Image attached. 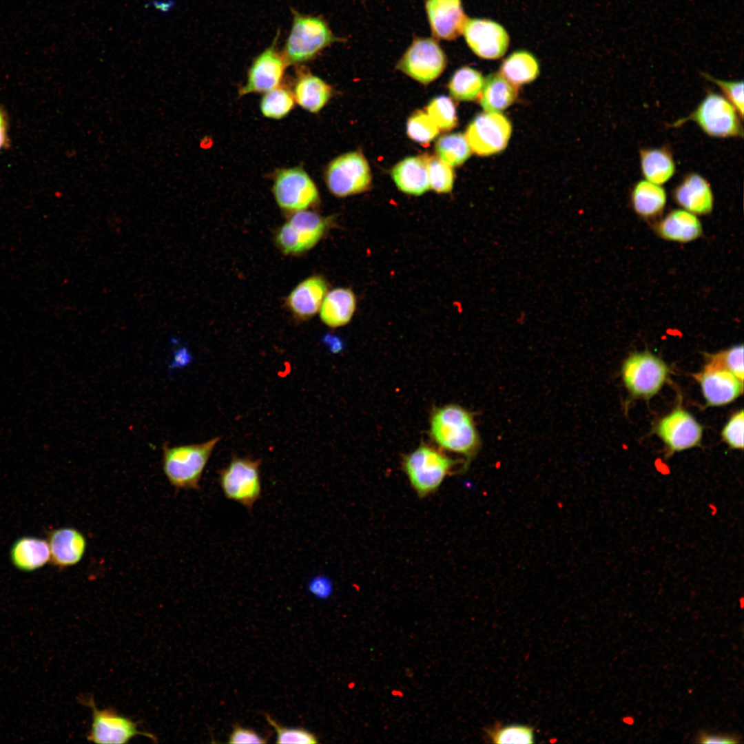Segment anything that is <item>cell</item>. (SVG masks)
<instances>
[{
  "label": "cell",
  "instance_id": "cell-1",
  "mask_svg": "<svg viewBox=\"0 0 744 744\" xmlns=\"http://www.w3.org/2000/svg\"><path fill=\"white\" fill-rule=\"evenodd\" d=\"M430 434L440 448L468 459L474 456L479 447L471 413L457 404L445 405L433 411Z\"/></svg>",
  "mask_w": 744,
  "mask_h": 744
},
{
  "label": "cell",
  "instance_id": "cell-2",
  "mask_svg": "<svg viewBox=\"0 0 744 744\" xmlns=\"http://www.w3.org/2000/svg\"><path fill=\"white\" fill-rule=\"evenodd\" d=\"M291 13V25L282 50L288 65L312 61L325 48L340 41L322 17L295 10Z\"/></svg>",
  "mask_w": 744,
  "mask_h": 744
},
{
  "label": "cell",
  "instance_id": "cell-3",
  "mask_svg": "<svg viewBox=\"0 0 744 744\" xmlns=\"http://www.w3.org/2000/svg\"><path fill=\"white\" fill-rule=\"evenodd\" d=\"M220 440L215 437L200 444L172 446L165 444L162 467L169 484L178 490H198L204 469Z\"/></svg>",
  "mask_w": 744,
  "mask_h": 744
},
{
  "label": "cell",
  "instance_id": "cell-4",
  "mask_svg": "<svg viewBox=\"0 0 744 744\" xmlns=\"http://www.w3.org/2000/svg\"><path fill=\"white\" fill-rule=\"evenodd\" d=\"M457 462L427 445H421L402 459V468L417 496L435 493Z\"/></svg>",
  "mask_w": 744,
  "mask_h": 744
},
{
  "label": "cell",
  "instance_id": "cell-5",
  "mask_svg": "<svg viewBox=\"0 0 744 744\" xmlns=\"http://www.w3.org/2000/svg\"><path fill=\"white\" fill-rule=\"evenodd\" d=\"M740 118L735 107L723 96L710 92L690 115L676 121L673 126L690 121L710 136L742 138L743 129Z\"/></svg>",
  "mask_w": 744,
  "mask_h": 744
},
{
  "label": "cell",
  "instance_id": "cell-6",
  "mask_svg": "<svg viewBox=\"0 0 744 744\" xmlns=\"http://www.w3.org/2000/svg\"><path fill=\"white\" fill-rule=\"evenodd\" d=\"M260 459L233 457L219 472V484L225 496L251 510L261 495Z\"/></svg>",
  "mask_w": 744,
  "mask_h": 744
},
{
  "label": "cell",
  "instance_id": "cell-7",
  "mask_svg": "<svg viewBox=\"0 0 744 744\" xmlns=\"http://www.w3.org/2000/svg\"><path fill=\"white\" fill-rule=\"evenodd\" d=\"M329 221L328 218L307 209L294 212L277 231L276 245L285 254L304 253L322 238Z\"/></svg>",
  "mask_w": 744,
  "mask_h": 744
},
{
  "label": "cell",
  "instance_id": "cell-8",
  "mask_svg": "<svg viewBox=\"0 0 744 744\" xmlns=\"http://www.w3.org/2000/svg\"><path fill=\"white\" fill-rule=\"evenodd\" d=\"M327 186L331 194L345 197L366 191L371 183V173L365 157L351 152L333 159L325 172Z\"/></svg>",
  "mask_w": 744,
  "mask_h": 744
},
{
  "label": "cell",
  "instance_id": "cell-9",
  "mask_svg": "<svg viewBox=\"0 0 744 744\" xmlns=\"http://www.w3.org/2000/svg\"><path fill=\"white\" fill-rule=\"evenodd\" d=\"M272 191L278 205L282 209L293 213L306 210L319 200L315 183L300 167L278 170L274 177Z\"/></svg>",
  "mask_w": 744,
  "mask_h": 744
},
{
  "label": "cell",
  "instance_id": "cell-10",
  "mask_svg": "<svg viewBox=\"0 0 744 744\" xmlns=\"http://www.w3.org/2000/svg\"><path fill=\"white\" fill-rule=\"evenodd\" d=\"M446 57L437 41L432 38H415L397 64V68L415 79L428 84L443 72Z\"/></svg>",
  "mask_w": 744,
  "mask_h": 744
},
{
  "label": "cell",
  "instance_id": "cell-11",
  "mask_svg": "<svg viewBox=\"0 0 744 744\" xmlns=\"http://www.w3.org/2000/svg\"><path fill=\"white\" fill-rule=\"evenodd\" d=\"M668 372L665 363L649 352L632 354L622 367L626 386L632 395L643 397H651L660 390Z\"/></svg>",
  "mask_w": 744,
  "mask_h": 744
},
{
  "label": "cell",
  "instance_id": "cell-12",
  "mask_svg": "<svg viewBox=\"0 0 744 744\" xmlns=\"http://www.w3.org/2000/svg\"><path fill=\"white\" fill-rule=\"evenodd\" d=\"M511 133V123L504 114L485 112L470 123L465 136L472 152L478 156H487L504 150Z\"/></svg>",
  "mask_w": 744,
  "mask_h": 744
},
{
  "label": "cell",
  "instance_id": "cell-13",
  "mask_svg": "<svg viewBox=\"0 0 744 744\" xmlns=\"http://www.w3.org/2000/svg\"><path fill=\"white\" fill-rule=\"evenodd\" d=\"M92 712V721L87 739L96 743H126L136 736H145L153 741L156 736L139 730L137 723L130 718L108 708L99 710L92 698L83 699Z\"/></svg>",
  "mask_w": 744,
  "mask_h": 744
},
{
  "label": "cell",
  "instance_id": "cell-14",
  "mask_svg": "<svg viewBox=\"0 0 744 744\" xmlns=\"http://www.w3.org/2000/svg\"><path fill=\"white\" fill-rule=\"evenodd\" d=\"M278 34L271 45L253 60L247 72V81L239 94L265 93L281 85L288 64L278 48Z\"/></svg>",
  "mask_w": 744,
  "mask_h": 744
},
{
  "label": "cell",
  "instance_id": "cell-15",
  "mask_svg": "<svg viewBox=\"0 0 744 744\" xmlns=\"http://www.w3.org/2000/svg\"><path fill=\"white\" fill-rule=\"evenodd\" d=\"M462 34L470 49L484 59H497L506 53L510 38L499 23L486 19H468Z\"/></svg>",
  "mask_w": 744,
  "mask_h": 744
},
{
  "label": "cell",
  "instance_id": "cell-16",
  "mask_svg": "<svg viewBox=\"0 0 744 744\" xmlns=\"http://www.w3.org/2000/svg\"><path fill=\"white\" fill-rule=\"evenodd\" d=\"M703 394L710 406L728 404L743 391V381L713 356L703 371L696 375Z\"/></svg>",
  "mask_w": 744,
  "mask_h": 744
},
{
  "label": "cell",
  "instance_id": "cell-17",
  "mask_svg": "<svg viewBox=\"0 0 744 744\" xmlns=\"http://www.w3.org/2000/svg\"><path fill=\"white\" fill-rule=\"evenodd\" d=\"M657 432L671 452H679L700 444L703 428L687 411L677 409L658 424Z\"/></svg>",
  "mask_w": 744,
  "mask_h": 744
},
{
  "label": "cell",
  "instance_id": "cell-18",
  "mask_svg": "<svg viewBox=\"0 0 744 744\" xmlns=\"http://www.w3.org/2000/svg\"><path fill=\"white\" fill-rule=\"evenodd\" d=\"M425 10L435 39L452 41L459 37L468 19L462 0H426Z\"/></svg>",
  "mask_w": 744,
  "mask_h": 744
},
{
  "label": "cell",
  "instance_id": "cell-19",
  "mask_svg": "<svg viewBox=\"0 0 744 744\" xmlns=\"http://www.w3.org/2000/svg\"><path fill=\"white\" fill-rule=\"evenodd\" d=\"M51 564L60 569L73 566L83 559L87 540L79 530L72 527L54 529L48 535Z\"/></svg>",
  "mask_w": 744,
  "mask_h": 744
},
{
  "label": "cell",
  "instance_id": "cell-20",
  "mask_svg": "<svg viewBox=\"0 0 744 744\" xmlns=\"http://www.w3.org/2000/svg\"><path fill=\"white\" fill-rule=\"evenodd\" d=\"M327 291V283L323 277H309L290 292L287 298V306L298 318L309 319L320 311Z\"/></svg>",
  "mask_w": 744,
  "mask_h": 744
},
{
  "label": "cell",
  "instance_id": "cell-21",
  "mask_svg": "<svg viewBox=\"0 0 744 744\" xmlns=\"http://www.w3.org/2000/svg\"><path fill=\"white\" fill-rule=\"evenodd\" d=\"M675 201L694 214H707L713 209L714 197L707 180L701 175H686L674 190Z\"/></svg>",
  "mask_w": 744,
  "mask_h": 744
},
{
  "label": "cell",
  "instance_id": "cell-22",
  "mask_svg": "<svg viewBox=\"0 0 744 744\" xmlns=\"http://www.w3.org/2000/svg\"><path fill=\"white\" fill-rule=\"evenodd\" d=\"M427 156L407 157L392 169V178L402 192L419 196L430 188Z\"/></svg>",
  "mask_w": 744,
  "mask_h": 744
},
{
  "label": "cell",
  "instance_id": "cell-23",
  "mask_svg": "<svg viewBox=\"0 0 744 744\" xmlns=\"http://www.w3.org/2000/svg\"><path fill=\"white\" fill-rule=\"evenodd\" d=\"M292 92L299 106L311 113H317L330 99L331 87L321 78L301 70L297 74Z\"/></svg>",
  "mask_w": 744,
  "mask_h": 744
},
{
  "label": "cell",
  "instance_id": "cell-24",
  "mask_svg": "<svg viewBox=\"0 0 744 744\" xmlns=\"http://www.w3.org/2000/svg\"><path fill=\"white\" fill-rule=\"evenodd\" d=\"M10 556L12 564L18 570L34 571L50 561L48 541L35 537H22L12 544Z\"/></svg>",
  "mask_w": 744,
  "mask_h": 744
},
{
  "label": "cell",
  "instance_id": "cell-25",
  "mask_svg": "<svg viewBox=\"0 0 744 744\" xmlns=\"http://www.w3.org/2000/svg\"><path fill=\"white\" fill-rule=\"evenodd\" d=\"M356 298L348 288H336L327 292L320 309V319L331 328L344 326L352 318Z\"/></svg>",
  "mask_w": 744,
  "mask_h": 744
},
{
  "label": "cell",
  "instance_id": "cell-26",
  "mask_svg": "<svg viewBox=\"0 0 744 744\" xmlns=\"http://www.w3.org/2000/svg\"><path fill=\"white\" fill-rule=\"evenodd\" d=\"M657 231L667 240L687 242L701 235L702 226L695 214L685 209H676L660 222Z\"/></svg>",
  "mask_w": 744,
  "mask_h": 744
},
{
  "label": "cell",
  "instance_id": "cell-27",
  "mask_svg": "<svg viewBox=\"0 0 744 744\" xmlns=\"http://www.w3.org/2000/svg\"><path fill=\"white\" fill-rule=\"evenodd\" d=\"M517 87L500 73L490 74L484 80L479 103L485 112H500L515 101Z\"/></svg>",
  "mask_w": 744,
  "mask_h": 744
},
{
  "label": "cell",
  "instance_id": "cell-28",
  "mask_svg": "<svg viewBox=\"0 0 744 744\" xmlns=\"http://www.w3.org/2000/svg\"><path fill=\"white\" fill-rule=\"evenodd\" d=\"M639 156L641 172L646 180L661 185L674 176L676 165L668 149H643Z\"/></svg>",
  "mask_w": 744,
  "mask_h": 744
},
{
  "label": "cell",
  "instance_id": "cell-29",
  "mask_svg": "<svg viewBox=\"0 0 744 744\" xmlns=\"http://www.w3.org/2000/svg\"><path fill=\"white\" fill-rule=\"evenodd\" d=\"M667 197L659 185L646 180L638 181L631 194L634 211L641 216L650 218L659 214L664 209Z\"/></svg>",
  "mask_w": 744,
  "mask_h": 744
},
{
  "label": "cell",
  "instance_id": "cell-30",
  "mask_svg": "<svg viewBox=\"0 0 744 744\" xmlns=\"http://www.w3.org/2000/svg\"><path fill=\"white\" fill-rule=\"evenodd\" d=\"M500 74L516 86L534 81L539 74V65L536 58L525 50L510 54L502 63Z\"/></svg>",
  "mask_w": 744,
  "mask_h": 744
},
{
  "label": "cell",
  "instance_id": "cell-31",
  "mask_svg": "<svg viewBox=\"0 0 744 744\" xmlns=\"http://www.w3.org/2000/svg\"><path fill=\"white\" fill-rule=\"evenodd\" d=\"M485 79L475 69L464 66L457 70L448 83L451 95L458 101H471L478 99Z\"/></svg>",
  "mask_w": 744,
  "mask_h": 744
},
{
  "label": "cell",
  "instance_id": "cell-32",
  "mask_svg": "<svg viewBox=\"0 0 744 744\" xmlns=\"http://www.w3.org/2000/svg\"><path fill=\"white\" fill-rule=\"evenodd\" d=\"M440 159L451 167L463 164L471 155L472 150L465 134L454 133L440 138L435 145Z\"/></svg>",
  "mask_w": 744,
  "mask_h": 744
},
{
  "label": "cell",
  "instance_id": "cell-33",
  "mask_svg": "<svg viewBox=\"0 0 744 744\" xmlns=\"http://www.w3.org/2000/svg\"><path fill=\"white\" fill-rule=\"evenodd\" d=\"M295 103L293 92L287 87L280 85L264 93L260 102V109L264 116L280 119L293 110Z\"/></svg>",
  "mask_w": 744,
  "mask_h": 744
},
{
  "label": "cell",
  "instance_id": "cell-34",
  "mask_svg": "<svg viewBox=\"0 0 744 744\" xmlns=\"http://www.w3.org/2000/svg\"><path fill=\"white\" fill-rule=\"evenodd\" d=\"M426 114L440 130L448 131L457 124L455 106L453 101L446 96L432 99L426 107Z\"/></svg>",
  "mask_w": 744,
  "mask_h": 744
},
{
  "label": "cell",
  "instance_id": "cell-35",
  "mask_svg": "<svg viewBox=\"0 0 744 744\" xmlns=\"http://www.w3.org/2000/svg\"><path fill=\"white\" fill-rule=\"evenodd\" d=\"M428 174L430 188L437 193L450 192L454 183L453 167L438 157L428 158Z\"/></svg>",
  "mask_w": 744,
  "mask_h": 744
},
{
  "label": "cell",
  "instance_id": "cell-36",
  "mask_svg": "<svg viewBox=\"0 0 744 744\" xmlns=\"http://www.w3.org/2000/svg\"><path fill=\"white\" fill-rule=\"evenodd\" d=\"M406 132L410 138L424 145L438 135L440 129L426 112L417 111L409 118Z\"/></svg>",
  "mask_w": 744,
  "mask_h": 744
},
{
  "label": "cell",
  "instance_id": "cell-37",
  "mask_svg": "<svg viewBox=\"0 0 744 744\" xmlns=\"http://www.w3.org/2000/svg\"><path fill=\"white\" fill-rule=\"evenodd\" d=\"M488 735L494 743H533L535 738L532 727L517 724L495 727Z\"/></svg>",
  "mask_w": 744,
  "mask_h": 744
},
{
  "label": "cell",
  "instance_id": "cell-38",
  "mask_svg": "<svg viewBox=\"0 0 744 744\" xmlns=\"http://www.w3.org/2000/svg\"><path fill=\"white\" fill-rule=\"evenodd\" d=\"M703 77L715 83L724 94V97L735 107L740 117L743 119L744 111L743 81H725L715 79L705 73H701Z\"/></svg>",
  "mask_w": 744,
  "mask_h": 744
},
{
  "label": "cell",
  "instance_id": "cell-39",
  "mask_svg": "<svg viewBox=\"0 0 744 744\" xmlns=\"http://www.w3.org/2000/svg\"><path fill=\"white\" fill-rule=\"evenodd\" d=\"M266 719L277 733L276 743H300L315 744L318 743L316 736L303 728H288L279 725L270 716L267 715Z\"/></svg>",
  "mask_w": 744,
  "mask_h": 744
},
{
  "label": "cell",
  "instance_id": "cell-40",
  "mask_svg": "<svg viewBox=\"0 0 744 744\" xmlns=\"http://www.w3.org/2000/svg\"><path fill=\"white\" fill-rule=\"evenodd\" d=\"M743 410L735 413L722 431L723 440L734 449L743 448Z\"/></svg>",
  "mask_w": 744,
  "mask_h": 744
},
{
  "label": "cell",
  "instance_id": "cell-41",
  "mask_svg": "<svg viewBox=\"0 0 744 744\" xmlns=\"http://www.w3.org/2000/svg\"><path fill=\"white\" fill-rule=\"evenodd\" d=\"M721 364L743 381V346L737 345L714 355Z\"/></svg>",
  "mask_w": 744,
  "mask_h": 744
},
{
  "label": "cell",
  "instance_id": "cell-42",
  "mask_svg": "<svg viewBox=\"0 0 744 744\" xmlns=\"http://www.w3.org/2000/svg\"><path fill=\"white\" fill-rule=\"evenodd\" d=\"M229 743H266L267 741L251 729L236 724L229 736Z\"/></svg>",
  "mask_w": 744,
  "mask_h": 744
},
{
  "label": "cell",
  "instance_id": "cell-43",
  "mask_svg": "<svg viewBox=\"0 0 744 744\" xmlns=\"http://www.w3.org/2000/svg\"><path fill=\"white\" fill-rule=\"evenodd\" d=\"M741 737L737 734H712L706 731L701 730L696 736V743H721L736 744L741 742Z\"/></svg>",
  "mask_w": 744,
  "mask_h": 744
},
{
  "label": "cell",
  "instance_id": "cell-44",
  "mask_svg": "<svg viewBox=\"0 0 744 744\" xmlns=\"http://www.w3.org/2000/svg\"><path fill=\"white\" fill-rule=\"evenodd\" d=\"M311 590L320 597H326L331 592L330 585L322 579L313 581L311 583Z\"/></svg>",
  "mask_w": 744,
  "mask_h": 744
},
{
  "label": "cell",
  "instance_id": "cell-45",
  "mask_svg": "<svg viewBox=\"0 0 744 744\" xmlns=\"http://www.w3.org/2000/svg\"><path fill=\"white\" fill-rule=\"evenodd\" d=\"M162 13L171 11L176 5V0H154L147 3Z\"/></svg>",
  "mask_w": 744,
  "mask_h": 744
},
{
  "label": "cell",
  "instance_id": "cell-46",
  "mask_svg": "<svg viewBox=\"0 0 744 744\" xmlns=\"http://www.w3.org/2000/svg\"><path fill=\"white\" fill-rule=\"evenodd\" d=\"M7 143V125L3 112L0 109V149Z\"/></svg>",
  "mask_w": 744,
  "mask_h": 744
}]
</instances>
